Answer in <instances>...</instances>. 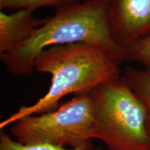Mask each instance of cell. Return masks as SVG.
<instances>
[{"label":"cell","mask_w":150,"mask_h":150,"mask_svg":"<svg viewBox=\"0 0 150 150\" xmlns=\"http://www.w3.org/2000/svg\"><path fill=\"white\" fill-rule=\"evenodd\" d=\"M121 63L107 49L96 44L77 42L50 47L35 58L34 70L51 76L47 93L35 104L22 106L0 123L2 130L22 117L52 111L69 94L90 92L120 76Z\"/></svg>","instance_id":"6da1fadb"},{"label":"cell","mask_w":150,"mask_h":150,"mask_svg":"<svg viewBox=\"0 0 150 150\" xmlns=\"http://www.w3.org/2000/svg\"><path fill=\"white\" fill-rule=\"evenodd\" d=\"M106 15L107 0H85L58 9L29 40L13 51L0 54V59L7 72L22 77L32 76L35 58L42 50L53 46L93 43L107 49L120 62L125 61V50L112 40Z\"/></svg>","instance_id":"7a4b0ae2"},{"label":"cell","mask_w":150,"mask_h":150,"mask_svg":"<svg viewBox=\"0 0 150 150\" xmlns=\"http://www.w3.org/2000/svg\"><path fill=\"white\" fill-rule=\"evenodd\" d=\"M90 93L96 139L108 150H150L145 106L122 76Z\"/></svg>","instance_id":"3957f363"},{"label":"cell","mask_w":150,"mask_h":150,"mask_svg":"<svg viewBox=\"0 0 150 150\" xmlns=\"http://www.w3.org/2000/svg\"><path fill=\"white\" fill-rule=\"evenodd\" d=\"M10 133L23 144H45L71 149L95 150L96 129L90 92L76 94L52 111L22 117Z\"/></svg>","instance_id":"277c9868"},{"label":"cell","mask_w":150,"mask_h":150,"mask_svg":"<svg viewBox=\"0 0 150 150\" xmlns=\"http://www.w3.org/2000/svg\"><path fill=\"white\" fill-rule=\"evenodd\" d=\"M106 16L112 40L125 50L150 33V0H107Z\"/></svg>","instance_id":"5b68a950"},{"label":"cell","mask_w":150,"mask_h":150,"mask_svg":"<svg viewBox=\"0 0 150 150\" xmlns=\"http://www.w3.org/2000/svg\"><path fill=\"white\" fill-rule=\"evenodd\" d=\"M47 18H36L31 11L21 9L11 14L0 11V54L13 51L25 42Z\"/></svg>","instance_id":"8992f818"},{"label":"cell","mask_w":150,"mask_h":150,"mask_svg":"<svg viewBox=\"0 0 150 150\" xmlns=\"http://www.w3.org/2000/svg\"><path fill=\"white\" fill-rule=\"evenodd\" d=\"M122 77L145 105L147 112V127L150 136V73L145 70L127 67Z\"/></svg>","instance_id":"52a82bcc"},{"label":"cell","mask_w":150,"mask_h":150,"mask_svg":"<svg viewBox=\"0 0 150 150\" xmlns=\"http://www.w3.org/2000/svg\"><path fill=\"white\" fill-rule=\"evenodd\" d=\"M80 3V0H0V8L25 10L33 12L40 7H55L56 10Z\"/></svg>","instance_id":"ba28073f"},{"label":"cell","mask_w":150,"mask_h":150,"mask_svg":"<svg viewBox=\"0 0 150 150\" xmlns=\"http://www.w3.org/2000/svg\"><path fill=\"white\" fill-rule=\"evenodd\" d=\"M125 61L140 63L150 73V33L125 50Z\"/></svg>","instance_id":"9c48e42d"},{"label":"cell","mask_w":150,"mask_h":150,"mask_svg":"<svg viewBox=\"0 0 150 150\" xmlns=\"http://www.w3.org/2000/svg\"><path fill=\"white\" fill-rule=\"evenodd\" d=\"M0 150H81L67 149L45 144H23L13 139L8 134L1 130L0 134Z\"/></svg>","instance_id":"30bf717a"},{"label":"cell","mask_w":150,"mask_h":150,"mask_svg":"<svg viewBox=\"0 0 150 150\" xmlns=\"http://www.w3.org/2000/svg\"><path fill=\"white\" fill-rule=\"evenodd\" d=\"M95 150H102V149H101V148H97V149H95Z\"/></svg>","instance_id":"8fae6325"}]
</instances>
